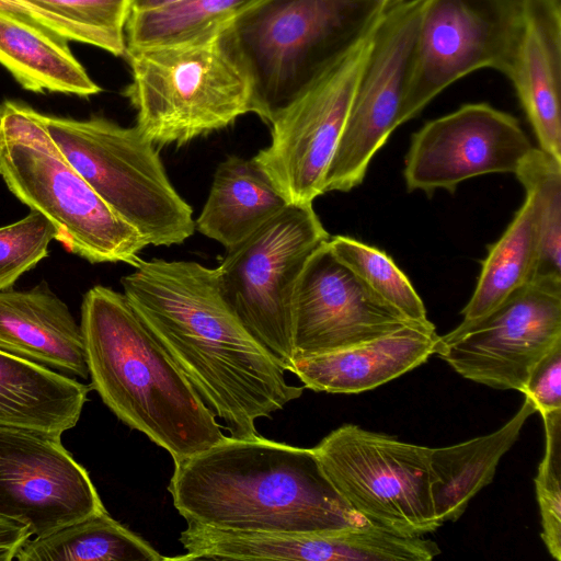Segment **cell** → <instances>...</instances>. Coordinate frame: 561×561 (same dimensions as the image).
<instances>
[{"label": "cell", "mask_w": 561, "mask_h": 561, "mask_svg": "<svg viewBox=\"0 0 561 561\" xmlns=\"http://www.w3.org/2000/svg\"><path fill=\"white\" fill-rule=\"evenodd\" d=\"M122 277L128 302L232 437L259 435L304 388L242 324L218 268L193 261L140 260Z\"/></svg>", "instance_id": "1"}, {"label": "cell", "mask_w": 561, "mask_h": 561, "mask_svg": "<svg viewBox=\"0 0 561 561\" xmlns=\"http://www.w3.org/2000/svg\"><path fill=\"white\" fill-rule=\"evenodd\" d=\"M168 490L186 522L220 529L313 533L367 524L336 491L312 448L225 436L174 461Z\"/></svg>", "instance_id": "2"}, {"label": "cell", "mask_w": 561, "mask_h": 561, "mask_svg": "<svg viewBox=\"0 0 561 561\" xmlns=\"http://www.w3.org/2000/svg\"><path fill=\"white\" fill-rule=\"evenodd\" d=\"M80 327L90 386L123 423L164 448L173 461L225 437L215 413L124 294L91 288Z\"/></svg>", "instance_id": "3"}, {"label": "cell", "mask_w": 561, "mask_h": 561, "mask_svg": "<svg viewBox=\"0 0 561 561\" xmlns=\"http://www.w3.org/2000/svg\"><path fill=\"white\" fill-rule=\"evenodd\" d=\"M124 95L154 145L182 146L254 113V84L231 25L187 42L126 49Z\"/></svg>", "instance_id": "4"}, {"label": "cell", "mask_w": 561, "mask_h": 561, "mask_svg": "<svg viewBox=\"0 0 561 561\" xmlns=\"http://www.w3.org/2000/svg\"><path fill=\"white\" fill-rule=\"evenodd\" d=\"M0 175L31 210L44 215L57 239L91 263L136 266L147 247L67 160L48 134L42 114L16 102L0 105Z\"/></svg>", "instance_id": "5"}, {"label": "cell", "mask_w": 561, "mask_h": 561, "mask_svg": "<svg viewBox=\"0 0 561 561\" xmlns=\"http://www.w3.org/2000/svg\"><path fill=\"white\" fill-rule=\"evenodd\" d=\"M376 0H263L232 24L254 84V114L271 123L378 22Z\"/></svg>", "instance_id": "6"}, {"label": "cell", "mask_w": 561, "mask_h": 561, "mask_svg": "<svg viewBox=\"0 0 561 561\" xmlns=\"http://www.w3.org/2000/svg\"><path fill=\"white\" fill-rule=\"evenodd\" d=\"M51 139L94 192L147 244L183 243L195 230L193 210L169 180L154 144L136 126L42 114Z\"/></svg>", "instance_id": "7"}, {"label": "cell", "mask_w": 561, "mask_h": 561, "mask_svg": "<svg viewBox=\"0 0 561 561\" xmlns=\"http://www.w3.org/2000/svg\"><path fill=\"white\" fill-rule=\"evenodd\" d=\"M329 239L312 203L288 204L228 250L217 267L242 324L286 370L294 359L295 284L308 256Z\"/></svg>", "instance_id": "8"}, {"label": "cell", "mask_w": 561, "mask_h": 561, "mask_svg": "<svg viewBox=\"0 0 561 561\" xmlns=\"http://www.w3.org/2000/svg\"><path fill=\"white\" fill-rule=\"evenodd\" d=\"M312 449L336 491L371 525L404 537L443 525L432 496L431 447L344 424Z\"/></svg>", "instance_id": "9"}, {"label": "cell", "mask_w": 561, "mask_h": 561, "mask_svg": "<svg viewBox=\"0 0 561 561\" xmlns=\"http://www.w3.org/2000/svg\"><path fill=\"white\" fill-rule=\"evenodd\" d=\"M523 24V0H430L417 33L398 126L437 94L482 68L508 76Z\"/></svg>", "instance_id": "10"}, {"label": "cell", "mask_w": 561, "mask_h": 561, "mask_svg": "<svg viewBox=\"0 0 561 561\" xmlns=\"http://www.w3.org/2000/svg\"><path fill=\"white\" fill-rule=\"evenodd\" d=\"M377 23L270 123L271 144L253 159L289 204L312 203L323 194L324 173L344 129Z\"/></svg>", "instance_id": "11"}, {"label": "cell", "mask_w": 561, "mask_h": 561, "mask_svg": "<svg viewBox=\"0 0 561 561\" xmlns=\"http://www.w3.org/2000/svg\"><path fill=\"white\" fill-rule=\"evenodd\" d=\"M430 0H408L379 19L347 119L323 178V193L359 185L398 127L420 21Z\"/></svg>", "instance_id": "12"}, {"label": "cell", "mask_w": 561, "mask_h": 561, "mask_svg": "<svg viewBox=\"0 0 561 561\" xmlns=\"http://www.w3.org/2000/svg\"><path fill=\"white\" fill-rule=\"evenodd\" d=\"M558 343L561 282L533 280L461 334L440 336L436 354L466 379L523 392L533 367Z\"/></svg>", "instance_id": "13"}, {"label": "cell", "mask_w": 561, "mask_h": 561, "mask_svg": "<svg viewBox=\"0 0 561 561\" xmlns=\"http://www.w3.org/2000/svg\"><path fill=\"white\" fill-rule=\"evenodd\" d=\"M104 511L88 471L60 438L0 426V516L42 537Z\"/></svg>", "instance_id": "14"}, {"label": "cell", "mask_w": 561, "mask_h": 561, "mask_svg": "<svg viewBox=\"0 0 561 561\" xmlns=\"http://www.w3.org/2000/svg\"><path fill=\"white\" fill-rule=\"evenodd\" d=\"M519 122L488 103H469L414 133L403 171L408 191L427 195L488 173H514L531 149Z\"/></svg>", "instance_id": "15"}, {"label": "cell", "mask_w": 561, "mask_h": 561, "mask_svg": "<svg viewBox=\"0 0 561 561\" xmlns=\"http://www.w3.org/2000/svg\"><path fill=\"white\" fill-rule=\"evenodd\" d=\"M408 324L417 323L374 294L329 240L308 256L293 295L294 359L357 345Z\"/></svg>", "instance_id": "16"}, {"label": "cell", "mask_w": 561, "mask_h": 561, "mask_svg": "<svg viewBox=\"0 0 561 561\" xmlns=\"http://www.w3.org/2000/svg\"><path fill=\"white\" fill-rule=\"evenodd\" d=\"M507 78L539 148L561 160V5L523 0L522 32Z\"/></svg>", "instance_id": "17"}, {"label": "cell", "mask_w": 561, "mask_h": 561, "mask_svg": "<svg viewBox=\"0 0 561 561\" xmlns=\"http://www.w3.org/2000/svg\"><path fill=\"white\" fill-rule=\"evenodd\" d=\"M439 345L435 327L408 324L357 345L294 359L289 371L313 391L359 393L422 365Z\"/></svg>", "instance_id": "18"}, {"label": "cell", "mask_w": 561, "mask_h": 561, "mask_svg": "<svg viewBox=\"0 0 561 561\" xmlns=\"http://www.w3.org/2000/svg\"><path fill=\"white\" fill-rule=\"evenodd\" d=\"M0 350L69 377H89L81 327L45 283L0 290Z\"/></svg>", "instance_id": "19"}, {"label": "cell", "mask_w": 561, "mask_h": 561, "mask_svg": "<svg viewBox=\"0 0 561 561\" xmlns=\"http://www.w3.org/2000/svg\"><path fill=\"white\" fill-rule=\"evenodd\" d=\"M91 389L0 350V426L61 438L77 425Z\"/></svg>", "instance_id": "20"}, {"label": "cell", "mask_w": 561, "mask_h": 561, "mask_svg": "<svg viewBox=\"0 0 561 561\" xmlns=\"http://www.w3.org/2000/svg\"><path fill=\"white\" fill-rule=\"evenodd\" d=\"M288 204L253 158L230 156L216 169L195 228L228 251Z\"/></svg>", "instance_id": "21"}, {"label": "cell", "mask_w": 561, "mask_h": 561, "mask_svg": "<svg viewBox=\"0 0 561 561\" xmlns=\"http://www.w3.org/2000/svg\"><path fill=\"white\" fill-rule=\"evenodd\" d=\"M535 412V404L525 397L515 415L495 432L457 445L431 448L432 496L442 524L457 520L476 494L492 482L501 458Z\"/></svg>", "instance_id": "22"}, {"label": "cell", "mask_w": 561, "mask_h": 561, "mask_svg": "<svg viewBox=\"0 0 561 561\" xmlns=\"http://www.w3.org/2000/svg\"><path fill=\"white\" fill-rule=\"evenodd\" d=\"M0 64L26 90L87 98L102 91L68 41L0 13Z\"/></svg>", "instance_id": "23"}, {"label": "cell", "mask_w": 561, "mask_h": 561, "mask_svg": "<svg viewBox=\"0 0 561 561\" xmlns=\"http://www.w3.org/2000/svg\"><path fill=\"white\" fill-rule=\"evenodd\" d=\"M537 257V205L534 195L526 192V198L507 229L488 247L476 289L461 310V323L443 336L448 339L461 334L529 284L535 275Z\"/></svg>", "instance_id": "24"}, {"label": "cell", "mask_w": 561, "mask_h": 561, "mask_svg": "<svg viewBox=\"0 0 561 561\" xmlns=\"http://www.w3.org/2000/svg\"><path fill=\"white\" fill-rule=\"evenodd\" d=\"M14 560L162 561L165 558L104 511L30 539Z\"/></svg>", "instance_id": "25"}, {"label": "cell", "mask_w": 561, "mask_h": 561, "mask_svg": "<svg viewBox=\"0 0 561 561\" xmlns=\"http://www.w3.org/2000/svg\"><path fill=\"white\" fill-rule=\"evenodd\" d=\"M263 0H184L160 9L129 11L126 49L187 42L231 25Z\"/></svg>", "instance_id": "26"}, {"label": "cell", "mask_w": 561, "mask_h": 561, "mask_svg": "<svg viewBox=\"0 0 561 561\" xmlns=\"http://www.w3.org/2000/svg\"><path fill=\"white\" fill-rule=\"evenodd\" d=\"M514 173L537 205L538 257L533 280L561 282V160L533 147Z\"/></svg>", "instance_id": "27"}, {"label": "cell", "mask_w": 561, "mask_h": 561, "mask_svg": "<svg viewBox=\"0 0 561 561\" xmlns=\"http://www.w3.org/2000/svg\"><path fill=\"white\" fill-rule=\"evenodd\" d=\"M329 244L364 284L409 321L434 327L421 297L405 274L383 251L350 237H330Z\"/></svg>", "instance_id": "28"}, {"label": "cell", "mask_w": 561, "mask_h": 561, "mask_svg": "<svg viewBox=\"0 0 561 561\" xmlns=\"http://www.w3.org/2000/svg\"><path fill=\"white\" fill-rule=\"evenodd\" d=\"M546 433L545 456L535 478L541 517V539L549 553L561 560V410L541 415Z\"/></svg>", "instance_id": "29"}, {"label": "cell", "mask_w": 561, "mask_h": 561, "mask_svg": "<svg viewBox=\"0 0 561 561\" xmlns=\"http://www.w3.org/2000/svg\"><path fill=\"white\" fill-rule=\"evenodd\" d=\"M53 239H57L56 228L35 210L0 227V290L11 288L23 273L46 257Z\"/></svg>", "instance_id": "30"}, {"label": "cell", "mask_w": 561, "mask_h": 561, "mask_svg": "<svg viewBox=\"0 0 561 561\" xmlns=\"http://www.w3.org/2000/svg\"><path fill=\"white\" fill-rule=\"evenodd\" d=\"M0 13L53 35L101 48L114 56H125V34L60 14L30 0H0Z\"/></svg>", "instance_id": "31"}, {"label": "cell", "mask_w": 561, "mask_h": 561, "mask_svg": "<svg viewBox=\"0 0 561 561\" xmlns=\"http://www.w3.org/2000/svg\"><path fill=\"white\" fill-rule=\"evenodd\" d=\"M60 14L125 34L129 0H30Z\"/></svg>", "instance_id": "32"}, {"label": "cell", "mask_w": 561, "mask_h": 561, "mask_svg": "<svg viewBox=\"0 0 561 561\" xmlns=\"http://www.w3.org/2000/svg\"><path fill=\"white\" fill-rule=\"evenodd\" d=\"M523 393L540 415L561 410V343L533 367Z\"/></svg>", "instance_id": "33"}, {"label": "cell", "mask_w": 561, "mask_h": 561, "mask_svg": "<svg viewBox=\"0 0 561 561\" xmlns=\"http://www.w3.org/2000/svg\"><path fill=\"white\" fill-rule=\"evenodd\" d=\"M32 536L33 533L27 526L0 516V561L14 560Z\"/></svg>", "instance_id": "34"}, {"label": "cell", "mask_w": 561, "mask_h": 561, "mask_svg": "<svg viewBox=\"0 0 561 561\" xmlns=\"http://www.w3.org/2000/svg\"><path fill=\"white\" fill-rule=\"evenodd\" d=\"M184 0H129L131 11H147L172 5Z\"/></svg>", "instance_id": "35"}, {"label": "cell", "mask_w": 561, "mask_h": 561, "mask_svg": "<svg viewBox=\"0 0 561 561\" xmlns=\"http://www.w3.org/2000/svg\"><path fill=\"white\" fill-rule=\"evenodd\" d=\"M408 0H376L377 7L381 14L403 4Z\"/></svg>", "instance_id": "36"}, {"label": "cell", "mask_w": 561, "mask_h": 561, "mask_svg": "<svg viewBox=\"0 0 561 561\" xmlns=\"http://www.w3.org/2000/svg\"><path fill=\"white\" fill-rule=\"evenodd\" d=\"M554 3L561 5V0H552Z\"/></svg>", "instance_id": "37"}]
</instances>
